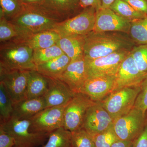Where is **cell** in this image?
<instances>
[{"label": "cell", "mask_w": 147, "mask_h": 147, "mask_svg": "<svg viewBox=\"0 0 147 147\" xmlns=\"http://www.w3.org/2000/svg\"><path fill=\"white\" fill-rule=\"evenodd\" d=\"M136 45L125 33L92 31L85 36L84 57L93 59L119 51H131Z\"/></svg>", "instance_id": "1"}, {"label": "cell", "mask_w": 147, "mask_h": 147, "mask_svg": "<svg viewBox=\"0 0 147 147\" xmlns=\"http://www.w3.org/2000/svg\"><path fill=\"white\" fill-rule=\"evenodd\" d=\"M9 21L16 29L18 38H26L40 32L53 30L58 23L63 21L39 5H24L21 13Z\"/></svg>", "instance_id": "2"}, {"label": "cell", "mask_w": 147, "mask_h": 147, "mask_svg": "<svg viewBox=\"0 0 147 147\" xmlns=\"http://www.w3.org/2000/svg\"><path fill=\"white\" fill-rule=\"evenodd\" d=\"M34 50L17 38L1 43L0 67L9 70H36Z\"/></svg>", "instance_id": "3"}, {"label": "cell", "mask_w": 147, "mask_h": 147, "mask_svg": "<svg viewBox=\"0 0 147 147\" xmlns=\"http://www.w3.org/2000/svg\"><path fill=\"white\" fill-rule=\"evenodd\" d=\"M30 126V119H20L13 117L0 125V127L14 138L15 147H37L43 144L50 134L32 132Z\"/></svg>", "instance_id": "4"}, {"label": "cell", "mask_w": 147, "mask_h": 147, "mask_svg": "<svg viewBox=\"0 0 147 147\" xmlns=\"http://www.w3.org/2000/svg\"><path fill=\"white\" fill-rule=\"evenodd\" d=\"M140 91V86L123 88L112 92L98 102L114 121L134 108Z\"/></svg>", "instance_id": "5"}, {"label": "cell", "mask_w": 147, "mask_h": 147, "mask_svg": "<svg viewBox=\"0 0 147 147\" xmlns=\"http://www.w3.org/2000/svg\"><path fill=\"white\" fill-rule=\"evenodd\" d=\"M147 124V113L134 107L126 115L115 120L113 127L119 140L133 142Z\"/></svg>", "instance_id": "6"}, {"label": "cell", "mask_w": 147, "mask_h": 147, "mask_svg": "<svg viewBox=\"0 0 147 147\" xmlns=\"http://www.w3.org/2000/svg\"><path fill=\"white\" fill-rule=\"evenodd\" d=\"M96 10L93 7L84 9L76 16L58 23L53 30L61 37L86 36L93 31Z\"/></svg>", "instance_id": "7"}, {"label": "cell", "mask_w": 147, "mask_h": 147, "mask_svg": "<svg viewBox=\"0 0 147 147\" xmlns=\"http://www.w3.org/2000/svg\"><path fill=\"white\" fill-rule=\"evenodd\" d=\"M95 103L86 95L75 93L65 108L64 128L73 132L82 127L87 110Z\"/></svg>", "instance_id": "8"}, {"label": "cell", "mask_w": 147, "mask_h": 147, "mask_svg": "<svg viewBox=\"0 0 147 147\" xmlns=\"http://www.w3.org/2000/svg\"><path fill=\"white\" fill-rule=\"evenodd\" d=\"M130 51L123 50L93 59L85 58L88 77L115 76L121 63Z\"/></svg>", "instance_id": "9"}, {"label": "cell", "mask_w": 147, "mask_h": 147, "mask_svg": "<svg viewBox=\"0 0 147 147\" xmlns=\"http://www.w3.org/2000/svg\"><path fill=\"white\" fill-rule=\"evenodd\" d=\"M66 105L45 108L32 117L30 119V131L50 134L63 127L64 112Z\"/></svg>", "instance_id": "10"}, {"label": "cell", "mask_w": 147, "mask_h": 147, "mask_svg": "<svg viewBox=\"0 0 147 147\" xmlns=\"http://www.w3.org/2000/svg\"><path fill=\"white\" fill-rule=\"evenodd\" d=\"M30 71L9 70L0 67V82L5 87L13 103L26 99Z\"/></svg>", "instance_id": "11"}, {"label": "cell", "mask_w": 147, "mask_h": 147, "mask_svg": "<svg viewBox=\"0 0 147 147\" xmlns=\"http://www.w3.org/2000/svg\"><path fill=\"white\" fill-rule=\"evenodd\" d=\"M113 122L108 112L97 102L87 110L82 127L94 136L113 127Z\"/></svg>", "instance_id": "12"}, {"label": "cell", "mask_w": 147, "mask_h": 147, "mask_svg": "<svg viewBox=\"0 0 147 147\" xmlns=\"http://www.w3.org/2000/svg\"><path fill=\"white\" fill-rule=\"evenodd\" d=\"M131 22L110 8L100 9L96 11L93 31L121 32L128 34Z\"/></svg>", "instance_id": "13"}, {"label": "cell", "mask_w": 147, "mask_h": 147, "mask_svg": "<svg viewBox=\"0 0 147 147\" xmlns=\"http://www.w3.org/2000/svg\"><path fill=\"white\" fill-rule=\"evenodd\" d=\"M147 75L140 71L129 53L121 63L116 74L113 92L126 87L140 86Z\"/></svg>", "instance_id": "14"}, {"label": "cell", "mask_w": 147, "mask_h": 147, "mask_svg": "<svg viewBox=\"0 0 147 147\" xmlns=\"http://www.w3.org/2000/svg\"><path fill=\"white\" fill-rule=\"evenodd\" d=\"M115 82L116 75L88 77L80 93L94 102H99L113 92Z\"/></svg>", "instance_id": "15"}, {"label": "cell", "mask_w": 147, "mask_h": 147, "mask_svg": "<svg viewBox=\"0 0 147 147\" xmlns=\"http://www.w3.org/2000/svg\"><path fill=\"white\" fill-rule=\"evenodd\" d=\"M48 79V89L43 96L46 107L63 106L67 104L73 98L75 93L63 81L58 79Z\"/></svg>", "instance_id": "16"}, {"label": "cell", "mask_w": 147, "mask_h": 147, "mask_svg": "<svg viewBox=\"0 0 147 147\" xmlns=\"http://www.w3.org/2000/svg\"><path fill=\"white\" fill-rule=\"evenodd\" d=\"M88 78L84 57L71 61L60 78L75 93H80Z\"/></svg>", "instance_id": "17"}, {"label": "cell", "mask_w": 147, "mask_h": 147, "mask_svg": "<svg viewBox=\"0 0 147 147\" xmlns=\"http://www.w3.org/2000/svg\"><path fill=\"white\" fill-rule=\"evenodd\" d=\"M39 5L63 21L76 16L84 9L79 0H45Z\"/></svg>", "instance_id": "18"}, {"label": "cell", "mask_w": 147, "mask_h": 147, "mask_svg": "<svg viewBox=\"0 0 147 147\" xmlns=\"http://www.w3.org/2000/svg\"><path fill=\"white\" fill-rule=\"evenodd\" d=\"M47 108L44 96L26 98L13 103L12 117L20 119H30Z\"/></svg>", "instance_id": "19"}, {"label": "cell", "mask_w": 147, "mask_h": 147, "mask_svg": "<svg viewBox=\"0 0 147 147\" xmlns=\"http://www.w3.org/2000/svg\"><path fill=\"white\" fill-rule=\"evenodd\" d=\"M85 36L71 35L61 37L57 44L71 61L84 57Z\"/></svg>", "instance_id": "20"}, {"label": "cell", "mask_w": 147, "mask_h": 147, "mask_svg": "<svg viewBox=\"0 0 147 147\" xmlns=\"http://www.w3.org/2000/svg\"><path fill=\"white\" fill-rule=\"evenodd\" d=\"M70 62V59L63 54L54 59L37 66L36 70L47 78L59 79Z\"/></svg>", "instance_id": "21"}, {"label": "cell", "mask_w": 147, "mask_h": 147, "mask_svg": "<svg viewBox=\"0 0 147 147\" xmlns=\"http://www.w3.org/2000/svg\"><path fill=\"white\" fill-rule=\"evenodd\" d=\"M61 36L54 30L40 32L21 38L33 50L44 49L56 45Z\"/></svg>", "instance_id": "22"}, {"label": "cell", "mask_w": 147, "mask_h": 147, "mask_svg": "<svg viewBox=\"0 0 147 147\" xmlns=\"http://www.w3.org/2000/svg\"><path fill=\"white\" fill-rule=\"evenodd\" d=\"M48 79L37 70H31L28 81L27 98L42 97L48 88Z\"/></svg>", "instance_id": "23"}, {"label": "cell", "mask_w": 147, "mask_h": 147, "mask_svg": "<svg viewBox=\"0 0 147 147\" xmlns=\"http://www.w3.org/2000/svg\"><path fill=\"white\" fill-rule=\"evenodd\" d=\"M129 36L136 45L147 44V17L131 21Z\"/></svg>", "instance_id": "24"}, {"label": "cell", "mask_w": 147, "mask_h": 147, "mask_svg": "<svg viewBox=\"0 0 147 147\" xmlns=\"http://www.w3.org/2000/svg\"><path fill=\"white\" fill-rule=\"evenodd\" d=\"M42 147H73L71 132L63 127L58 129L50 133L47 143Z\"/></svg>", "instance_id": "25"}, {"label": "cell", "mask_w": 147, "mask_h": 147, "mask_svg": "<svg viewBox=\"0 0 147 147\" xmlns=\"http://www.w3.org/2000/svg\"><path fill=\"white\" fill-rule=\"evenodd\" d=\"M110 9L120 16L131 22L147 17V15L135 10L123 0H116Z\"/></svg>", "instance_id": "26"}, {"label": "cell", "mask_w": 147, "mask_h": 147, "mask_svg": "<svg viewBox=\"0 0 147 147\" xmlns=\"http://www.w3.org/2000/svg\"><path fill=\"white\" fill-rule=\"evenodd\" d=\"M64 54L57 44L44 49L34 50L33 60L37 66L54 59Z\"/></svg>", "instance_id": "27"}, {"label": "cell", "mask_w": 147, "mask_h": 147, "mask_svg": "<svg viewBox=\"0 0 147 147\" xmlns=\"http://www.w3.org/2000/svg\"><path fill=\"white\" fill-rule=\"evenodd\" d=\"M13 102L5 87L0 82V117L1 122L10 119L13 112Z\"/></svg>", "instance_id": "28"}, {"label": "cell", "mask_w": 147, "mask_h": 147, "mask_svg": "<svg viewBox=\"0 0 147 147\" xmlns=\"http://www.w3.org/2000/svg\"><path fill=\"white\" fill-rule=\"evenodd\" d=\"M0 16L8 21L15 18L24 8V4L20 0H0Z\"/></svg>", "instance_id": "29"}, {"label": "cell", "mask_w": 147, "mask_h": 147, "mask_svg": "<svg viewBox=\"0 0 147 147\" xmlns=\"http://www.w3.org/2000/svg\"><path fill=\"white\" fill-rule=\"evenodd\" d=\"M71 132L73 147H96L93 137L83 127Z\"/></svg>", "instance_id": "30"}, {"label": "cell", "mask_w": 147, "mask_h": 147, "mask_svg": "<svg viewBox=\"0 0 147 147\" xmlns=\"http://www.w3.org/2000/svg\"><path fill=\"white\" fill-rule=\"evenodd\" d=\"M140 71L147 74V44L136 45L130 52Z\"/></svg>", "instance_id": "31"}, {"label": "cell", "mask_w": 147, "mask_h": 147, "mask_svg": "<svg viewBox=\"0 0 147 147\" xmlns=\"http://www.w3.org/2000/svg\"><path fill=\"white\" fill-rule=\"evenodd\" d=\"M92 137L96 147H111L119 140L113 127Z\"/></svg>", "instance_id": "32"}, {"label": "cell", "mask_w": 147, "mask_h": 147, "mask_svg": "<svg viewBox=\"0 0 147 147\" xmlns=\"http://www.w3.org/2000/svg\"><path fill=\"white\" fill-rule=\"evenodd\" d=\"M18 37V33L12 24L4 16H0V42L10 41Z\"/></svg>", "instance_id": "33"}, {"label": "cell", "mask_w": 147, "mask_h": 147, "mask_svg": "<svg viewBox=\"0 0 147 147\" xmlns=\"http://www.w3.org/2000/svg\"><path fill=\"white\" fill-rule=\"evenodd\" d=\"M140 91L136 99L134 107L142 110L144 113L147 111V75L140 85Z\"/></svg>", "instance_id": "34"}, {"label": "cell", "mask_w": 147, "mask_h": 147, "mask_svg": "<svg viewBox=\"0 0 147 147\" xmlns=\"http://www.w3.org/2000/svg\"><path fill=\"white\" fill-rule=\"evenodd\" d=\"M13 137L0 127V147H15Z\"/></svg>", "instance_id": "35"}, {"label": "cell", "mask_w": 147, "mask_h": 147, "mask_svg": "<svg viewBox=\"0 0 147 147\" xmlns=\"http://www.w3.org/2000/svg\"><path fill=\"white\" fill-rule=\"evenodd\" d=\"M135 10L147 15V0H123Z\"/></svg>", "instance_id": "36"}, {"label": "cell", "mask_w": 147, "mask_h": 147, "mask_svg": "<svg viewBox=\"0 0 147 147\" xmlns=\"http://www.w3.org/2000/svg\"><path fill=\"white\" fill-rule=\"evenodd\" d=\"M131 147H147V124L140 135L132 142Z\"/></svg>", "instance_id": "37"}, {"label": "cell", "mask_w": 147, "mask_h": 147, "mask_svg": "<svg viewBox=\"0 0 147 147\" xmlns=\"http://www.w3.org/2000/svg\"><path fill=\"white\" fill-rule=\"evenodd\" d=\"M80 5L83 9L93 7L96 11L101 9L100 0H79Z\"/></svg>", "instance_id": "38"}, {"label": "cell", "mask_w": 147, "mask_h": 147, "mask_svg": "<svg viewBox=\"0 0 147 147\" xmlns=\"http://www.w3.org/2000/svg\"><path fill=\"white\" fill-rule=\"evenodd\" d=\"M132 142L119 140L111 147H131Z\"/></svg>", "instance_id": "39"}, {"label": "cell", "mask_w": 147, "mask_h": 147, "mask_svg": "<svg viewBox=\"0 0 147 147\" xmlns=\"http://www.w3.org/2000/svg\"><path fill=\"white\" fill-rule=\"evenodd\" d=\"M24 5H31L42 4L45 0H20Z\"/></svg>", "instance_id": "40"}, {"label": "cell", "mask_w": 147, "mask_h": 147, "mask_svg": "<svg viewBox=\"0 0 147 147\" xmlns=\"http://www.w3.org/2000/svg\"><path fill=\"white\" fill-rule=\"evenodd\" d=\"M116 0H100L101 9L110 8Z\"/></svg>", "instance_id": "41"}, {"label": "cell", "mask_w": 147, "mask_h": 147, "mask_svg": "<svg viewBox=\"0 0 147 147\" xmlns=\"http://www.w3.org/2000/svg\"></svg>", "instance_id": "42"}]
</instances>
